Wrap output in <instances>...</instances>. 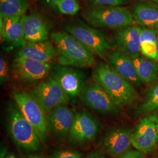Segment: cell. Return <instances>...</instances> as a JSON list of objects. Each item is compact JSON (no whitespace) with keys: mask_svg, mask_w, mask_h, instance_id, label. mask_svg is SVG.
I'll return each instance as SVG.
<instances>
[{"mask_svg":"<svg viewBox=\"0 0 158 158\" xmlns=\"http://www.w3.org/2000/svg\"><path fill=\"white\" fill-rule=\"evenodd\" d=\"M106 59L114 71L134 87H139L143 84L138 74L133 59L127 55L118 51H110Z\"/></svg>","mask_w":158,"mask_h":158,"instance_id":"14","label":"cell"},{"mask_svg":"<svg viewBox=\"0 0 158 158\" xmlns=\"http://www.w3.org/2000/svg\"><path fill=\"white\" fill-rule=\"evenodd\" d=\"M158 111V84L148 91L143 100L139 104L138 112L147 114Z\"/></svg>","mask_w":158,"mask_h":158,"instance_id":"24","label":"cell"},{"mask_svg":"<svg viewBox=\"0 0 158 158\" xmlns=\"http://www.w3.org/2000/svg\"><path fill=\"white\" fill-rule=\"evenodd\" d=\"M51 38L55 44L60 64L77 68L96 65L94 54L66 32H52Z\"/></svg>","mask_w":158,"mask_h":158,"instance_id":"2","label":"cell"},{"mask_svg":"<svg viewBox=\"0 0 158 158\" xmlns=\"http://www.w3.org/2000/svg\"><path fill=\"white\" fill-rule=\"evenodd\" d=\"M29 158H43L42 157H41V156H38V155H33V156H30Z\"/></svg>","mask_w":158,"mask_h":158,"instance_id":"34","label":"cell"},{"mask_svg":"<svg viewBox=\"0 0 158 158\" xmlns=\"http://www.w3.org/2000/svg\"><path fill=\"white\" fill-rule=\"evenodd\" d=\"M74 114L66 104L58 106L47 116L48 130L55 138L63 139L68 135L73 123Z\"/></svg>","mask_w":158,"mask_h":158,"instance_id":"15","label":"cell"},{"mask_svg":"<svg viewBox=\"0 0 158 158\" xmlns=\"http://www.w3.org/2000/svg\"><path fill=\"white\" fill-rule=\"evenodd\" d=\"M132 132V130L124 128L111 130L102 139V147L110 156L117 158L130 150Z\"/></svg>","mask_w":158,"mask_h":158,"instance_id":"18","label":"cell"},{"mask_svg":"<svg viewBox=\"0 0 158 158\" xmlns=\"http://www.w3.org/2000/svg\"><path fill=\"white\" fill-rule=\"evenodd\" d=\"M93 79L119 107L131 106L140 98L134 86L114 71L107 63L99 62L96 64Z\"/></svg>","mask_w":158,"mask_h":158,"instance_id":"1","label":"cell"},{"mask_svg":"<svg viewBox=\"0 0 158 158\" xmlns=\"http://www.w3.org/2000/svg\"><path fill=\"white\" fill-rule=\"evenodd\" d=\"M64 29L102 59L106 58L112 49L104 34L81 21L68 23Z\"/></svg>","mask_w":158,"mask_h":158,"instance_id":"5","label":"cell"},{"mask_svg":"<svg viewBox=\"0 0 158 158\" xmlns=\"http://www.w3.org/2000/svg\"><path fill=\"white\" fill-rule=\"evenodd\" d=\"M25 38L27 42H43L49 40V26L40 14H24L21 17Z\"/></svg>","mask_w":158,"mask_h":158,"instance_id":"19","label":"cell"},{"mask_svg":"<svg viewBox=\"0 0 158 158\" xmlns=\"http://www.w3.org/2000/svg\"><path fill=\"white\" fill-rule=\"evenodd\" d=\"M52 64L32 59L17 57L12 64L13 73L23 82L35 83L44 80L49 74Z\"/></svg>","mask_w":158,"mask_h":158,"instance_id":"13","label":"cell"},{"mask_svg":"<svg viewBox=\"0 0 158 158\" xmlns=\"http://www.w3.org/2000/svg\"><path fill=\"white\" fill-rule=\"evenodd\" d=\"M117 158H145L143 153L138 150H128Z\"/></svg>","mask_w":158,"mask_h":158,"instance_id":"29","label":"cell"},{"mask_svg":"<svg viewBox=\"0 0 158 158\" xmlns=\"http://www.w3.org/2000/svg\"><path fill=\"white\" fill-rule=\"evenodd\" d=\"M81 15L94 28L115 29L135 24L129 10L124 6L89 4L83 8Z\"/></svg>","mask_w":158,"mask_h":158,"instance_id":"3","label":"cell"},{"mask_svg":"<svg viewBox=\"0 0 158 158\" xmlns=\"http://www.w3.org/2000/svg\"><path fill=\"white\" fill-rule=\"evenodd\" d=\"M16 56L27 58L44 63H49L57 56L55 46L48 41L27 42L25 47L18 51Z\"/></svg>","mask_w":158,"mask_h":158,"instance_id":"20","label":"cell"},{"mask_svg":"<svg viewBox=\"0 0 158 158\" xmlns=\"http://www.w3.org/2000/svg\"><path fill=\"white\" fill-rule=\"evenodd\" d=\"M1 39L11 48L25 47V38L21 17H4L0 14Z\"/></svg>","mask_w":158,"mask_h":158,"instance_id":"16","label":"cell"},{"mask_svg":"<svg viewBox=\"0 0 158 158\" xmlns=\"http://www.w3.org/2000/svg\"><path fill=\"white\" fill-rule=\"evenodd\" d=\"M149 1H151L153 2H155V3L158 4V0H149Z\"/></svg>","mask_w":158,"mask_h":158,"instance_id":"35","label":"cell"},{"mask_svg":"<svg viewBox=\"0 0 158 158\" xmlns=\"http://www.w3.org/2000/svg\"><path fill=\"white\" fill-rule=\"evenodd\" d=\"M4 158H19L17 156H16L15 154L12 153H10L7 155H6V156L4 157Z\"/></svg>","mask_w":158,"mask_h":158,"instance_id":"32","label":"cell"},{"mask_svg":"<svg viewBox=\"0 0 158 158\" xmlns=\"http://www.w3.org/2000/svg\"><path fill=\"white\" fill-rule=\"evenodd\" d=\"M73 123L69 139L76 145H82L93 141L100 131V123L94 116L85 110L74 112Z\"/></svg>","mask_w":158,"mask_h":158,"instance_id":"11","label":"cell"},{"mask_svg":"<svg viewBox=\"0 0 158 158\" xmlns=\"http://www.w3.org/2000/svg\"><path fill=\"white\" fill-rule=\"evenodd\" d=\"M85 158H107L98 153L93 152Z\"/></svg>","mask_w":158,"mask_h":158,"instance_id":"31","label":"cell"},{"mask_svg":"<svg viewBox=\"0 0 158 158\" xmlns=\"http://www.w3.org/2000/svg\"><path fill=\"white\" fill-rule=\"evenodd\" d=\"M134 23L148 29H158V4L149 0H135L129 8Z\"/></svg>","mask_w":158,"mask_h":158,"instance_id":"17","label":"cell"},{"mask_svg":"<svg viewBox=\"0 0 158 158\" xmlns=\"http://www.w3.org/2000/svg\"><path fill=\"white\" fill-rule=\"evenodd\" d=\"M90 4L124 6L133 2L134 0H88Z\"/></svg>","mask_w":158,"mask_h":158,"instance_id":"26","label":"cell"},{"mask_svg":"<svg viewBox=\"0 0 158 158\" xmlns=\"http://www.w3.org/2000/svg\"><path fill=\"white\" fill-rule=\"evenodd\" d=\"M157 62L158 63V29L157 34Z\"/></svg>","mask_w":158,"mask_h":158,"instance_id":"33","label":"cell"},{"mask_svg":"<svg viewBox=\"0 0 158 158\" xmlns=\"http://www.w3.org/2000/svg\"><path fill=\"white\" fill-rule=\"evenodd\" d=\"M8 77V63L4 57L1 55L0 57V80L1 83L3 84Z\"/></svg>","mask_w":158,"mask_h":158,"instance_id":"28","label":"cell"},{"mask_svg":"<svg viewBox=\"0 0 158 158\" xmlns=\"http://www.w3.org/2000/svg\"><path fill=\"white\" fill-rule=\"evenodd\" d=\"M8 127L12 139L18 147L31 152L40 151L42 149L43 142L17 104L12 105L9 108Z\"/></svg>","mask_w":158,"mask_h":158,"instance_id":"4","label":"cell"},{"mask_svg":"<svg viewBox=\"0 0 158 158\" xmlns=\"http://www.w3.org/2000/svg\"><path fill=\"white\" fill-rule=\"evenodd\" d=\"M28 7V0H0V14L4 17H22Z\"/></svg>","mask_w":158,"mask_h":158,"instance_id":"23","label":"cell"},{"mask_svg":"<svg viewBox=\"0 0 158 158\" xmlns=\"http://www.w3.org/2000/svg\"><path fill=\"white\" fill-rule=\"evenodd\" d=\"M158 29L141 27V53L143 56L157 61V34Z\"/></svg>","mask_w":158,"mask_h":158,"instance_id":"22","label":"cell"},{"mask_svg":"<svg viewBox=\"0 0 158 158\" xmlns=\"http://www.w3.org/2000/svg\"><path fill=\"white\" fill-rule=\"evenodd\" d=\"M51 158H81V154L74 151L60 150L54 153Z\"/></svg>","mask_w":158,"mask_h":158,"instance_id":"27","label":"cell"},{"mask_svg":"<svg viewBox=\"0 0 158 158\" xmlns=\"http://www.w3.org/2000/svg\"><path fill=\"white\" fill-rule=\"evenodd\" d=\"M132 145L136 150L148 153L153 151L158 144V117L151 114L142 118L131 135Z\"/></svg>","mask_w":158,"mask_h":158,"instance_id":"7","label":"cell"},{"mask_svg":"<svg viewBox=\"0 0 158 158\" xmlns=\"http://www.w3.org/2000/svg\"><path fill=\"white\" fill-rule=\"evenodd\" d=\"M55 7L60 13L68 15H74L80 10L77 0H60L56 3Z\"/></svg>","mask_w":158,"mask_h":158,"instance_id":"25","label":"cell"},{"mask_svg":"<svg viewBox=\"0 0 158 158\" xmlns=\"http://www.w3.org/2000/svg\"><path fill=\"white\" fill-rule=\"evenodd\" d=\"M29 94L45 111H51L58 106L66 104L70 99L60 85L50 76L45 81L35 85L30 90Z\"/></svg>","mask_w":158,"mask_h":158,"instance_id":"8","label":"cell"},{"mask_svg":"<svg viewBox=\"0 0 158 158\" xmlns=\"http://www.w3.org/2000/svg\"><path fill=\"white\" fill-rule=\"evenodd\" d=\"M11 96L23 115L33 126L43 143H45L48 132L45 110L29 93L14 90Z\"/></svg>","mask_w":158,"mask_h":158,"instance_id":"6","label":"cell"},{"mask_svg":"<svg viewBox=\"0 0 158 158\" xmlns=\"http://www.w3.org/2000/svg\"><path fill=\"white\" fill-rule=\"evenodd\" d=\"M141 27L132 25L115 29L110 44L114 51L123 52L132 59L141 55Z\"/></svg>","mask_w":158,"mask_h":158,"instance_id":"10","label":"cell"},{"mask_svg":"<svg viewBox=\"0 0 158 158\" xmlns=\"http://www.w3.org/2000/svg\"><path fill=\"white\" fill-rule=\"evenodd\" d=\"M59 1L60 0H42V2L46 6L53 7V8H56L55 4L57 2Z\"/></svg>","mask_w":158,"mask_h":158,"instance_id":"30","label":"cell"},{"mask_svg":"<svg viewBox=\"0 0 158 158\" xmlns=\"http://www.w3.org/2000/svg\"><path fill=\"white\" fill-rule=\"evenodd\" d=\"M49 76L60 85L70 98L79 96L85 85V74L77 68L60 64L52 65Z\"/></svg>","mask_w":158,"mask_h":158,"instance_id":"12","label":"cell"},{"mask_svg":"<svg viewBox=\"0 0 158 158\" xmlns=\"http://www.w3.org/2000/svg\"><path fill=\"white\" fill-rule=\"evenodd\" d=\"M79 97L80 102L85 106L98 113L115 114L120 110V107L106 91L95 83L85 85Z\"/></svg>","mask_w":158,"mask_h":158,"instance_id":"9","label":"cell"},{"mask_svg":"<svg viewBox=\"0 0 158 158\" xmlns=\"http://www.w3.org/2000/svg\"><path fill=\"white\" fill-rule=\"evenodd\" d=\"M138 74L143 83L151 84L158 79V63L145 57L132 59Z\"/></svg>","mask_w":158,"mask_h":158,"instance_id":"21","label":"cell"}]
</instances>
